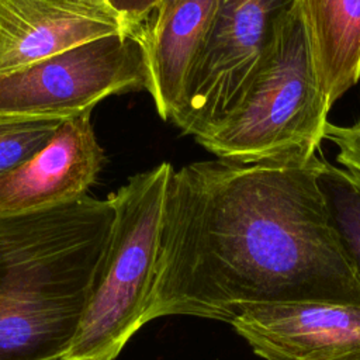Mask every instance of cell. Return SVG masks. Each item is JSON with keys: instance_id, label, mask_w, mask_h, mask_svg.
Returning <instances> with one entry per match:
<instances>
[{"instance_id": "obj_12", "label": "cell", "mask_w": 360, "mask_h": 360, "mask_svg": "<svg viewBox=\"0 0 360 360\" xmlns=\"http://www.w3.org/2000/svg\"><path fill=\"white\" fill-rule=\"evenodd\" d=\"M318 181L335 232L360 280V176L321 158Z\"/></svg>"}, {"instance_id": "obj_1", "label": "cell", "mask_w": 360, "mask_h": 360, "mask_svg": "<svg viewBox=\"0 0 360 360\" xmlns=\"http://www.w3.org/2000/svg\"><path fill=\"white\" fill-rule=\"evenodd\" d=\"M319 166V156L300 155L173 169L145 323L170 315L231 323L253 305L360 307Z\"/></svg>"}, {"instance_id": "obj_3", "label": "cell", "mask_w": 360, "mask_h": 360, "mask_svg": "<svg viewBox=\"0 0 360 360\" xmlns=\"http://www.w3.org/2000/svg\"><path fill=\"white\" fill-rule=\"evenodd\" d=\"M329 110L297 1L278 22L266 59L238 108L195 141L218 159L232 162L312 156L323 141Z\"/></svg>"}, {"instance_id": "obj_10", "label": "cell", "mask_w": 360, "mask_h": 360, "mask_svg": "<svg viewBox=\"0 0 360 360\" xmlns=\"http://www.w3.org/2000/svg\"><path fill=\"white\" fill-rule=\"evenodd\" d=\"M218 0H180L143 39L148 82L156 112L165 121L177 110L188 70Z\"/></svg>"}, {"instance_id": "obj_14", "label": "cell", "mask_w": 360, "mask_h": 360, "mask_svg": "<svg viewBox=\"0 0 360 360\" xmlns=\"http://www.w3.org/2000/svg\"><path fill=\"white\" fill-rule=\"evenodd\" d=\"M323 139L330 141L339 149L336 160L346 170L360 176V121L353 125H336L326 122Z\"/></svg>"}, {"instance_id": "obj_6", "label": "cell", "mask_w": 360, "mask_h": 360, "mask_svg": "<svg viewBox=\"0 0 360 360\" xmlns=\"http://www.w3.org/2000/svg\"><path fill=\"white\" fill-rule=\"evenodd\" d=\"M146 82L142 39L105 37L0 76V114L66 121L91 114L107 97L146 90Z\"/></svg>"}, {"instance_id": "obj_11", "label": "cell", "mask_w": 360, "mask_h": 360, "mask_svg": "<svg viewBox=\"0 0 360 360\" xmlns=\"http://www.w3.org/2000/svg\"><path fill=\"white\" fill-rule=\"evenodd\" d=\"M321 91L332 107L360 80V0H298Z\"/></svg>"}, {"instance_id": "obj_15", "label": "cell", "mask_w": 360, "mask_h": 360, "mask_svg": "<svg viewBox=\"0 0 360 360\" xmlns=\"http://www.w3.org/2000/svg\"><path fill=\"white\" fill-rule=\"evenodd\" d=\"M135 28H141L162 0H108Z\"/></svg>"}, {"instance_id": "obj_5", "label": "cell", "mask_w": 360, "mask_h": 360, "mask_svg": "<svg viewBox=\"0 0 360 360\" xmlns=\"http://www.w3.org/2000/svg\"><path fill=\"white\" fill-rule=\"evenodd\" d=\"M298 0H218L172 121L194 138L222 124L260 70L281 18Z\"/></svg>"}, {"instance_id": "obj_16", "label": "cell", "mask_w": 360, "mask_h": 360, "mask_svg": "<svg viewBox=\"0 0 360 360\" xmlns=\"http://www.w3.org/2000/svg\"><path fill=\"white\" fill-rule=\"evenodd\" d=\"M180 0H162L160 1V4L156 7V10L148 17V20L139 28V34L142 37V41L145 39L146 35H149L152 31H155L160 25V22L166 18V15L173 10V7Z\"/></svg>"}, {"instance_id": "obj_8", "label": "cell", "mask_w": 360, "mask_h": 360, "mask_svg": "<svg viewBox=\"0 0 360 360\" xmlns=\"http://www.w3.org/2000/svg\"><path fill=\"white\" fill-rule=\"evenodd\" d=\"M231 325L264 360H360V307L253 305Z\"/></svg>"}, {"instance_id": "obj_9", "label": "cell", "mask_w": 360, "mask_h": 360, "mask_svg": "<svg viewBox=\"0 0 360 360\" xmlns=\"http://www.w3.org/2000/svg\"><path fill=\"white\" fill-rule=\"evenodd\" d=\"M104 162L90 114L63 121L51 141L0 177V212H20L82 198Z\"/></svg>"}, {"instance_id": "obj_7", "label": "cell", "mask_w": 360, "mask_h": 360, "mask_svg": "<svg viewBox=\"0 0 360 360\" xmlns=\"http://www.w3.org/2000/svg\"><path fill=\"white\" fill-rule=\"evenodd\" d=\"M124 34L139 30L108 0H0V76Z\"/></svg>"}, {"instance_id": "obj_2", "label": "cell", "mask_w": 360, "mask_h": 360, "mask_svg": "<svg viewBox=\"0 0 360 360\" xmlns=\"http://www.w3.org/2000/svg\"><path fill=\"white\" fill-rule=\"evenodd\" d=\"M114 221L110 198L0 212V360H62Z\"/></svg>"}, {"instance_id": "obj_4", "label": "cell", "mask_w": 360, "mask_h": 360, "mask_svg": "<svg viewBox=\"0 0 360 360\" xmlns=\"http://www.w3.org/2000/svg\"><path fill=\"white\" fill-rule=\"evenodd\" d=\"M173 169L162 162L108 195L114 207L111 232L89 305L62 360H114L145 325Z\"/></svg>"}, {"instance_id": "obj_13", "label": "cell", "mask_w": 360, "mask_h": 360, "mask_svg": "<svg viewBox=\"0 0 360 360\" xmlns=\"http://www.w3.org/2000/svg\"><path fill=\"white\" fill-rule=\"evenodd\" d=\"M62 122L42 117L0 114V177L41 150Z\"/></svg>"}]
</instances>
